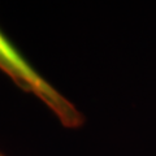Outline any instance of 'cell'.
Here are the masks:
<instances>
[{
    "instance_id": "cell-1",
    "label": "cell",
    "mask_w": 156,
    "mask_h": 156,
    "mask_svg": "<svg viewBox=\"0 0 156 156\" xmlns=\"http://www.w3.org/2000/svg\"><path fill=\"white\" fill-rule=\"evenodd\" d=\"M0 69H3L9 77L13 78L21 87L41 98L51 109L56 112V115L62 121H65L66 125H74L78 122V113L74 107L29 64L11 41L2 33V30H0Z\"/></svg>"
},
{
    "instance_id": "cell-2",
    "label": "cell",
    "mask_w": 156,
    "mask_h": 156,
    "mask_svg": "<svg viewBox=\"0 0 156 156\" xmlns=\"http://www.w3.org/2000/svg\"><path fill=\"white\" fill-rule=\"evenodd\" d=\"M0 156H2V155H0Z\"/></svg>"
}]
</instances>
